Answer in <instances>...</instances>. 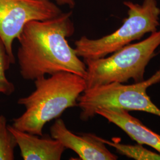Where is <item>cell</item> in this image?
<instances>
[{
	"instance_id": "6da1fadb",
	"label": "cell",
	"mask_w": 160,
	"mask_h": 160,
	"mask_svg": "<svg viewBox=\"0 0 160 160\" xmlns=\"http://www.w3.org/2000/svg\"><path fill=\"white\" fill-rule=\"evenodd\" d=\"M71 14L62 12L51 19L32 21L25 25L18 38L17 51L20 73L24 80H35L62 72L86 77V63L67 39L74 32Z\"/></svg>"
},
{
	"instance_id": "7a4b0ae2",
	"label": "cell",
	"mask_w": 160,
	"mask_h": 160,
	"mask_svg": "<svg viewBox=\"0 0 160 160\" xmlns=\"http://www.w3.org/2000/svg\"><path fill=\"white\" fill-rule=\"evenodd\" d=\"M35 90L17 103L25 108L23 114L13 119L12 126L22 131L43 136V127L59 118L67 109L77 106L78 98L86 89L84 78L62 72L34 80Z\"/></svg>"
},
{
	"instance_id": "3957f363",
	"label": "cell",
	"mask_w": 160,
	"mask_h": 160,
	"mask_svg": "<svg viewBox=\"0 0 160 160\" xmlns=\"http://www.w3.org/2000/svg\"><path fill=\"white\" fill-rule=\"evenodd\" d=\"M160 45V30L146 39L129 44L108 57L84 59L86 65V89L112 82H135L144 80L145 69Z\"/></svg>"
},
{
	"instance_id": "277c9868",
	"label": "cell",
	"mask_w": 160,
	"mask_h": 160,
	"mask_svg": "<svg viewBox=\"0 0 160 160\" xmlns=\"http://www.w3.org/2000/svg\"><path fill=\"white\" fill-rule=\"evenodd\" d=\"M123 4L128 9V16L119 29L97 39L83 36L75 41L74 49L79 57L84 59L106 57L145 34L157 31L160 8L157 0H143L142 4L126 1Z\"/></svg>"
},
{
	"instance_id": "5b68a950",
	"label": "cell",
	"mask_w": 160,
	"mask_h": 160,
	"mask_svg": "<svg viewBox=\"0 0 160 160\" xmlns=\"http://www.w3.org/2000/svg\"><path fill=\"white\" fill-rule=\"evenodd\" d=\"M159 82L160 69L148 80L131 85L112 82L86 89L78 98L80 119L83 121L92 119L100 108L142 111L160 117V109L147 93L149 87Z\"/></svg>"
},
{
	"instance_id": "8992f818",
	"label": "cell",
	"mask_w": 160,
	"mask_h": 160,
	"mask_svg": "<svg viewBox=\"0 0 160 160\" xmlns=\"http://www.w3.org/2000/svg\"><path fill=\"white\" fill-rule=\"evenodd\" d=\"M62 12L49 0H0V38L12 64L15 63L13 42L18 39L25 25L51 19Z\"/></svg>"
},
{
	"instance_id": "52a82bcc",
	"label": "cell",
	"mask_w": 160,
	"mask_h": 160,
	"mask_svg": "<svg viewBox=\"0 0 160 160\" xmlns=\"http://www.w3.org/2000/svg\"><path fill=\"white\" fill-rule=\"evenodd\" d=\"M51 137L57 139L65 148L70 149L82 160H116V155L110 151L97 135L92 133L76 135L69 131L64 121L57 118L50 128Z\"/></svg>"
},
{
	"instance_id": "ba28073f",
	"label": "cell",
	"mask_w": 160,
	"mask_h": 160,
	"mask_svg": "<svg viewBox=\"0 0 160 160\" xmlns=\"http://www.w3.org/2000/svg\"><path fill=\"white\" fill-rule=\"evenodd\" d=\"M24 160H60L66 148L57 139L42 137L8 125Z\"/></svg>"
},
{
	"instance_id": "9c48e42d",
	"label": "cell",
	"mask_w": 160,
	"mask_h": 160,
	"mask_svg": "<svg viewBox=\"0 0 160 160\" xmlns=\"http://www.w3.org/2000/svg\"><path fill=\"white\" fill-rule=\"evenodd\" d=\"M96 114L118 126L138 143L148 145L160 154V135L145 126L138 119L129 114V111L100 108L96 111Z\"/></svg>"
},
{
	"instance_id": "30bf717a",
	"label": "cell",
	"mask_w": 160,
	"mask_h": 160,
	"mask_svg": "<svg viewBox=\"0 0 160 160\" xmlns=\"http://www.w3.org/2000/svg\"><path fill=\"white\" fill-rule=\"evenodd\" d=\"M101 141L115 148L120 154L137 160H160V153H155L145 148L141 144L128 145L118 142L116 140L110 141L99 137Z\"/></svg>"
},
{
	"instance_id": "8fae6325",
	"label": "cell",
	"mask_w": 160,
	"mask_h": 160,
	"mask_svg": "<svg viewBox=\"0 0 160 160\" xmlns=\"http://www.w3.org/2000/svg\"><path fill=\"white\" fill-rule=\"evenodd\" d=\"M17 146L14 136L8 129L6 117L0 114V160H14Z\"/></svg>"
},
{
	"instance_id": "7c38bea8",
	"label": "cell",
	"mask_w": 160,
	"mask_h": 160,
	"mask_svg": "<svg viewBox=\"0 0 160 160\" xmlns=\"http://www.w3.org/2000/svg\"><path fill=\"white\" fill-rule=\"evenodd\" d=\"M12 61L6 51V47L0 38V94L10 96L15 91L14 84L7 79L6 72L8 70Z\"/></svg>"
},
{
	"instance_id": "4fadbf2b",
	"label": "cell",
	"mask_w": 160,
	"mask_h": 160,
	"mask_svg": "<svg viewBox=\"0 0 160 160\" xmlns=\"http://www.w3.org/2000/svg\"><path fill=\"white\" fill-rule=\"evenodd\" d=\"M58 5L67 6L70 8L74 7L75 0H55Z\"/></svg>"
}]
</instances>
